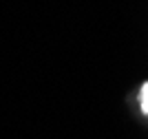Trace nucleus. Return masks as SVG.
Returning a JSON list of instances; mask_svg holds the SVG:
<instances>
[{"mask_svg":"<svg viewBox=\"0 0 148 139\" xmlns=\"http://www.w3.org/2000/svg\"><path fill=\"white\" fill-rule=\"evenodd\" d=\"M139 108H142V113L148 117V82H144L142 91H139Z\"/></svg>","mask_w":148,"mask_h":139,"instance_id":"f257e3e1","label":"nucleus"}]
</instances>
